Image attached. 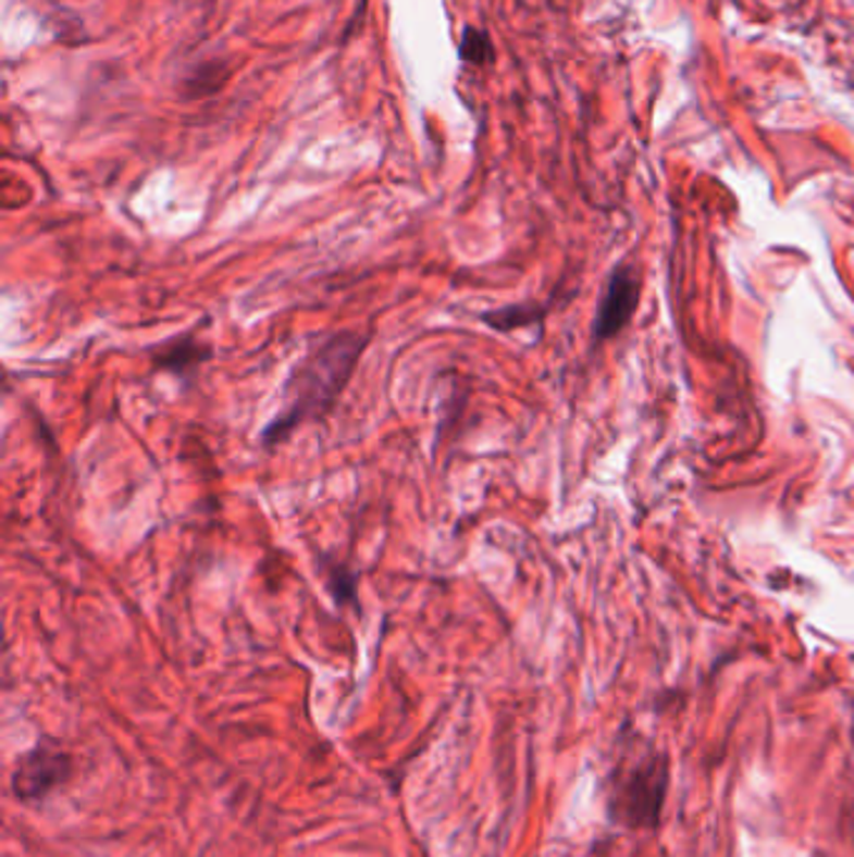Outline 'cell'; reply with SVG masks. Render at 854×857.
I'll return each mask as SVG.
<instances>
[{"mask_svg":"<svg viewBox=\"0 0 854 857\" xmlns=\"http://www.w3.org/2000/svg\"><path fill=\"white\" fill-rule=\"evenodd\" d=\"M669 787V762L657 749L624 757L611 774L609 812L627 828L657 825Z\"/></svg>","mask_w":854,"mask_h":857,"instance_id":"obj_2","label":"cell"},{"mask_svg":"<svg viewBox=\"0 0 854 857\" xmlns=\"http://www.w3.org/2000/svg\"><path fill=\"white\" fill-rule=\"evenodd\" d=\"M323 576H326V589L329 595L336 599V605H356V582H359V576L354 572H348V567L338 564V562H331L323 557Z\"/></svg>","mask_w":854,"mask_h":857,"instance_id":"obj_7","label":"cell"},{"mask_svg":"<svg viewBox=\"0 0 854 857\" xmlns=\"http://www.w3.org/2000/svg\"><path fill=\"white\" fill-rule=\"evenodd\" d=\"M367 344L369 332L338 328L311 346L288 372L279 414L261 432L263 447H279L298 426L326 417L351 382Z\"/></svg>","mask_w":854,"mask_h":857,"instance_id":"obj_1","label":"cell"},{"mask_svg":"<svg viewBox=\"0 0 854 857\" xmlns=\"http://www.w3.org/2000/svg\"><path fill=\"white\" fill-rule=\"evenodd\" d=\"M459 53L467 63L471 65H488L494 63V46H492V38H488L486 30L481 28H467L463 30V38H461V46H459Z\"/></svg>","mask_w":854,"mask_h":857,"instance_id":"obj_8","label":"cell"},{"mask_svg":"<svg viewBox=\"0 0 854 857\" xmlns=\"http://www.w3.org/2000/svg\"><path fill=\"white\" fill-rule=\"evenodd\" d=\"M73 770L71 755L53 745H38L23 757H18L13 770V793L18 800H40L53 787L69 780Z\"/></svg>","mask_w":854,"mask_h":857,"instance_id":"obj_3","label":"cell"},{"mask_svg":"<svg viewBox=\"0 0 854 857\" xmlns=\"http://www.w3.org/2000/svg\"><path fill=\"white\" fill-rule=\"evenodd\" d=\"M148 353H151L156 372L188 378L213 357V346L201 339V324H198L186 334H176L159 346H151Z\"/></svg>","mask_w":854,"mask_h":857,"instance_id":"obj_5","label":"cell"},{"mask_svg":"<svg viewBox=\"0 0 854 857\" xmlns=\"http://www.w3.org/2000/svg\"><path fill=\"white\" fill-rule=\"evenodd\" d=\"M539 319H542V307H536V303H509V307H499L481 314V321L496 328V332H513L519 326L536 324Z\"/></svg>","mask_w":854,"mask_h":857,"instance_id":"obj_6","label":"cell"},{"mask_svg":"<svg viewBox=\"0 0 854 857\" xmlns=\"http://www.w3.org/2000/svg\"><path fill=\"white\" fill-rule=\"evenodd\" d=\"M640 296H642V284L634 266L621 263V266L611 271L592 324L594 339L607 341L611 336H617L621 328L632 321L636 307H640Z\"/></svg>","mask_w":854,"mask_h":857,"instance_id":"obj_4","label":"cell"}]
</instances>
